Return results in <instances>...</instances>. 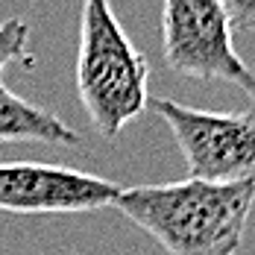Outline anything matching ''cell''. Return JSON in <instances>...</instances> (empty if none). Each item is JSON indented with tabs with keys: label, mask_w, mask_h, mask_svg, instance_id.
<instances>
[{
	"label": "cell",
	"mask_w": 255,
	"mask_h": 255,
	"mask_svg": "<svg viewBox=\"0 0 255 255\" xmlns=\"http://www.w3.org/2000/svg\"><path fill=\"white\" fill-rule=\"evenodd\" d=\"M15 141H35L50 147H77L79 132L71 129L53 112L12 94L6 85H0V144Z\"/></svg>",
	"instance_id": "obj_6"
},
{
	"label": "cell",
	"mask_w": 255,
	"mask_h": 255,
	"mask_svg": "<svg viewBox=\"0 0 255 255\" xmlns=\"http://www.w3.org/2000/svg\"><path fill=\"white\" fill-rule=\"evenodd\" d=\"M238 85L247 91V97H250V100H253V106H255V74H253V71H247V74H244V79H241ZM253 112H255V109H253Z\"/></svg>",
	"instance_id": "obj_9"
},
{
	"label": "cell",
	"mask_w": 255,
	"mask_h": 255,
	"mask_svg": "<svg viewBox=\"0 0 255 255\" xmlns=\"http://www.w3.org/2000/svg\"><path fill=\"white\" fill-rule=\"evenodd\" d=\"M232 29H255V0H220Z\"/></svg>",
	"instance_id": "obj_8"
},
{
	"label": "cell",
	"mask_w": 255,
	"mask_h": 255,
	"mask_svg": "<svg viewBox=\"0 0 255 255\" xmlns=\"http://www.w3.org/2000/svg\"><path fill=\"white\" fill-rule=\"evenodd\" d=\"M147 109L170 127L188 179L217 185L255 179V112H208L170 97H150Z\"/></svg>",
	"instance_id": "obj_3"
},
{
	"label": "cell",
	"mask_w": 255,
	"mask_h": 255,
	"mask_svg": "<svg viewBox=\"0 0 255 255\" xmlns=\"http://www.w3.org/2000/svg\"><path fill=\"white\" fill-rule=\"evenodd\" d=\"M112 205L167 255H235L255 205V179L229 185L203 179L135 185L121 188Z\"/></svg>",
	"instance_id": "obj_1"
},
{
	"label": "cell",
	"mask_w": 255,
	"mask_h": 255,
	"mask_svg": "<svg viewBox=\"0 0 255 255\" xmlns=\"http://www.w3.org/2000/svg\"><path fill=\"white\" fill-rule=\"evenodd\" d=\"M150 62L132 44L109 0H82L77 97L103 138H118L150 103Z\"/></svg>",
	"instance_id": "obj_2"
},
{
	"label": "cell",
	"mask_w": 255,
	"mask_h": 255,
	"mask_svg": "<svg viewBox=\"0 0 255 255\" xmlns=\"http://www.w3.org/2000/svg\"><path fill=\"white\" fill-rule=\"evenodd\" d=\"M29 35H32V29L24 18H6L0 24V85H3V71L9 65H24V68L35 65Z\"/></svg>",
	"instance_id": "obj_7"
},
{
	"label": "cell",
	"mask_w": 255,
	"mask_h": 255,
	"mask_svg": "<svg viewBox=\"0 0 255 255\" xmlns=\"http://www.w3.org/2000/svg\"><path fill=\"white\" fill-rule=\"evenodd\" d=\"M161 50L173 74L197 82H241L250 71L235 50L220 0H164Z\"/></svg>",
	"instance_id": "obj_4"
},
{
	"label": "cell",
	"mask_w": 255,
	"mask_h": 255,
	"mask_svg": "<svg viewBox=\"0 0 255 255\" xmlns=\"http://www.w3.org/2000/svg\"><path fill=\"white\" fill-rule=\"evenodd\" d=\"M121 185L94 173L44 161H0V211L77 214L118 200Z\"/></svg>",
	"instance_id": "obj_5"
}]
</instances>
